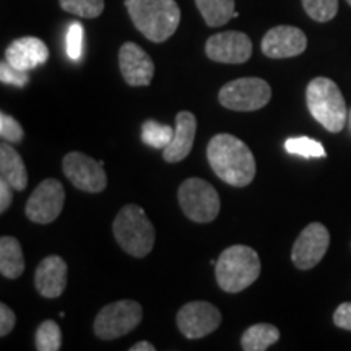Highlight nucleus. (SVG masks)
Wrapping results in <instances>:
<instances>
[{"label": "nucleus", "instance_id": "nucleus-1", "mask_svg": "<svg viewBox=\"0 0 351 351\" xmlns=\"http://www.w3.org/2000/svg\"><path fill=\"white\" fill-rule=\"evenodd\" d=\"M207 160L213 173L232 187L249 186L256 178V158L243 140L231 134H218L208 142Z\"/></svg>", "mask_w": 351, "mask_h": 351}, {"label": "nucleus", "instance_id": "nucleus-2", "mask_svg": "<svg viewBox=\"0 0 351 351\" xmlns=\"http://www.w3.org/2000/svg\"><path fill=\"white\" fill-rule=\"evenodd\" d=\"M135 28L152 43H165L178 29L181 10L176 0H125Z\"/></svg>", "mask_w": 351, "mask_h": 351}, {"label": "nucleus", "instance_id": "nucleus-3", "mask_svg": "<svg viewBox=\"0 0 351 351\" xmlns=\"http://www.w3.org/2000/svg\"><path fill=\"white\" fill-rule=\"evenodd\" d=\"M262 263L252 247L243 244L231 245L219 254L215 263L218 287L225 293H241L261 275Z\"/></svg>", "mask_w": 351, "mask_h": 351}, {"label": "nucleus", "instance_id": "nucleus-4", "mask_svg": "<svg viewBox=\"0 0 351 351\" xmlns=\"http://www.w3.org/2000/svg\"><path fill=\"white\" fill-rule=\"evenodd\" d=\"M112 232L122 251L132 257L143 258L155 245V228L145 210L135 204L119 210L112 223Z\"/></svg>", "mask_w": 351, "mask_h": 351}, {"label": "nucleus", "instance_id": "nucleus-5", "mask_svg": "<svg viewBox=\"0 0 351 351\" xmlns=\"http://www.w3.org/2000/svg\"><path fill=\"white\" fill-rule=\"evenodd\" d=\"M309 112L324 129L339 134L346 122V103L339 85L330 78L317 77L306 88Z\"/></svg>", "mask_w": 351, "mask_h": 351}, {"label": "nucleus", "instance_id": "nucleus-6", "mask_svg": "<svg viewBox=\"0 0 351 351\" xmlns=\"http://www.w3.org/2000/svg\"><path fill=\"white\" fill-rule=\"evenodd\" d=\"M271 88L269 83L257 77H244L221 86L218 101L230 111L251 112L265 108L270 103Z\"/></svg>", "mask_w": 351, "mask_h": 351}, {"label": "nucleus", "instance_id": "nucleus-7", "mask_svg": "<svg viewBox=\"0 0 351 351\" xmlns=\"http://www.w3.org/2000/svg\"><path fill=\"white\" fill-rule=\"evenodd\" d=\"M184 215L195 223H210L219 213V195L212 184L200 178L186 179L178 191Z\"/></svg>", "mask_w": 351, "mask_h": 351}, {"label": "nucleus", "instance_id": "nucleus-8", "mask_svg": "<svg viewBox=\"0 0 351 351\" xmlns=\"http://www.w3.org/2000/svg\"><path fill=\"white\" fill-rule=\"evenodd\" d=\"M143 309L137 301L122 300L104 306L96 315L93 330L101 340H116L130 333L142 322Z\"/></svg>", "mask_w": 351, "mask_h": 351}, {"label": "nucleus", "instance_id": "nucleus-9", "mask_svg": "<svg viewBox=\"0 0 351 351\" xmlns=\"http://www.w3.org/2000/svg\"><path fill=\"white\" fill-rule=\"evenodd\" d=\"M104 161H96L82 152H70L62 160V171L77 189L88 194H99L108 186Z\"/></svg>", "mask_w": 351, "mask_h": 351}, {"label": "nucleus", "instance_id": "nucleus-10", "mask_svg": "<svg viewBox=\"0 0 351 351\" xmlns=\"http://www.w3.org/2000/svg\"><path fill=\"white\" fill-rule=\"evenodd\" d=\"M221 313L207 301H192L184 304L176 315L179 330L189 340H199L213 333L221 324Z\"/></svg>", "mask_w": 351, "mask_h": 351}, {"label": "nucleus", "instance_id": "nucleus-11", "mask_svg": "<svg viewBox=\"0 0 351 351\" xmlns=\"http://www.w3.org/2000/svg\"><path fill=\"white\" fill-rule=\"evenodd\" d=\"M65 202L64 186L57 179H46L34 189L26 202L25 215L38 225H47L59 218Z\"/></svg>", "mask_w": 351, "mask_h": 351}, {"label": "nucleus", "instance_id": "nucleus-12", "mask_svg": "<svg viewBox=\"0 0 351 351\" xmlns=\"http://www.w3.org/2000/svg\"><path fill=\"white\" fill-rule=\"evenodd\" d=\"M330 244V232L322 223H311L298 236L291 249V261L296 269L311 270L322 261Z\"/></svg>", "mask_w": 351, "mask_h": 351}, {"label": "nucleus", "instance_id": "nucleus-13", "mask_svg": "<svg viewBox=\"0 0 351 351\" xmlns=\"http://www.w3.org/2000/svg\"><path fill=\"white\" fill-rule=\"evenodd\" d=\"M205 54L213 62L244 64L252 56V41L241 32L217 33L205 43Z\"/></svg>", "mask_w": 351, "mask_h": 351}, {"label": "nucleus", "instance_id": "nucleus-14", "mask_svg": "<svg viewBox=\"0 0 351 351\" xmlns=\"http://www.w3.org/2000/svg\"><path fill=\"white\" fill-rule=\"evenodd\" d=\"M307 47V38L296 26H275L262 39V52L269 59H288L302 54Z\"/></svg>", "mask_w": 351, "mask_h": 351}, {"label": "nucleus", "instance_id": "nucleus-15", "mask_svg": "<svg viewBox=\"0 0 351 351\" xmlns=\"http://www.w3.org/2000/svg\"><path fill=\"white\" fill-rule=\"evenodd\" d=\"M119 69L129 86H148L155 75L152 57L135 43H124L121 46Z\"/></svg>", "mask_w": 351, "mask_h": 351}, {"label": "nucleus", "instance_id": "nucleus-16", "mask_svg": "<svg viewBox=\"0 0 351 351\" xmlns=\"http://www.w3.org/2000/svg\"><path fill=\"white\" fill-rule=\"evenodd\" d=\"M67 262L59 256H49L39 262L34 274V287L43 298L54 300L67 288Z\"/></svg>", "mask_w": 351, "mask_h": 351}, {"label": "nucleus", "instance_id": "nucleus-17", "mask_svg": "<svg viewBox=\"0 0 351 351\" xmlns=\"http://www.w3.org/2000/svg\"><path fill=\"white\" fill-rule=\"evenodd\" d=\"M47 59H49V49L39 38L25 36L15 39L5 49L7 62L25 72L46 64Z\"/></svg>", "mask_w": 351, "mask_h": 351}, {"label": "nucleus", "instance_id": "nucleus-18", "mask_svg": "<svg viewBox=\"0 0 351 351\" xmlns=\"http://www.w3.org/2000/svg\"><path fill=\"white\" fill-rule=\"evenodd\" d=\"M197 132V117L189 111H181L176 116L174 137L163 150V160L166 163H179L186 160L192 152Z\"/></svg>", "mask_w": 351, "mask_h": 351}, {"label": "nucleus", "instance_id": "nucleus-19", "mask_svg": "<svg viewBox=\"0 0 351 351\" xmlns=\"http://www.w3.org/2000/svg\"><path fill=\"white\" fill-rule=\"evenodd\" d=\"M0 174L15 191H25L28 187V169L23 163V158L8 142L0 145Z\"/></svg>", "mask_w": 351, "mask_h": 351}, {"label": "nucleus", "instance_id": "nucleus-20", "mask_svg": "<svg viewBox=\"0 0 351 351\" xmlns=\"http://www.w3.org/2000/svg\"><path fill=\"white\" fill-rule=\"evenodd\" d=\"M25 271L23 249L20 241L13 236H2L0 239V274L8 280H16Z\"/></svg>", "mask_w": 351, "mask_h": 351}, {"label": "nucleus", "instance_id": "nucleus-21", "mask_svg": "<svg viewBox=\"0 0 351 351\" xmlns=\"http://www.w3.org/2000/svg\"><path fill=\"white\" fill-rule=\"evenodd\" d=\"M195 5L204 16L205 23L212 28L226 25L231 19L239 15L236 12L234 0H195Z\"/></svg>", "mask_w": 351, "mask_h": 351}, {"label": "nucleus", "instance_id": "nucleus-22", "mask_svg": "<svg viewBox=\"0 0 351 351\" xmlns=\"http://www.w3.org/2000/svg\"><path fill=\"white\" fill-rule=\"evenodd\" d=\"M280 340V330L271 324H256L241 337V348L244 351H265Z\"/></svg>", "mask_w": 351, "mask_h": 351}, {"label": "nucleus", "instance_id": "nucleus-23", "mask_svg": "<svg viewBox=\"0 0 351 351\" xmlns=\"http://www.w3.org/2000/svg\"><path fill=\"white\" fill-rule=\"evenodd\" d=\"M174 137V129L171 125L160 124L156 121H145L142 125V140L148 147L165 150Z\"/></svg>", "mask_w": 351, "mask_h": 351}, {"label": "nucleus", "instance_id": "nucleus-24", "mask_svg": "<svg viewBox=\"0 0 351 351\" xmlns=\"http://www.w3.org/2000/svg\"><path fill=\"white\" fill-rule=\"evenodd\" d=\"M34 345L38 351H59L62 348V332L54 320H44L36 328Z\"/></svg>", "mask_w": 351, "mask_h": 351}, {"label": "nucleus", "instance_id": "nucleus-25", "mask_svg": "<svg viewBox=\"0 0 351 351\" xmlns=\"http://www.w3.org/2000/svg\"><path fill=\"white\" fill-rule=\"evenodd\" d=\"M285 150L291 155H300L304 158H326L327 153L324 145L309 137H291L285 142Z\"/></svg>", "mask_w": 351, "mask_h": 351}, {"label": "nucleus", "instance_id": "nucleus-26", "mask_svg": "<svg viewBox=\"0 0 351 351\" xmlns=\"http://www.w3.org/2000/svg\"><path fill=\"white\" fill-rule=\"evenodd\" d=\"M62 10L82 19H98L104 10V0H59Z\"/></svg>", "mask_w": 351, "mask_h": 351}, {"label": "nucleus", "instance_id": "nucleus-27", "mask_svg": "<svg viewBox=\"0 0 351 351\" xmlns=\"http://www.w3.org/2000/svg\"><path fill=\"white\" fill-rule=\"evenodd\" d=\"M302 7L311 19L327 23L335 19L339 12V0H302Z\"/></svg>", "mask_w": 351, "mask_h": 351}, {"label": "nucleus", "instance_id": "nucleus-28", "mask_svg": "<svg viewBox=\"0 0 351 351\" xmlns=\"http://www.w3.org/2000/svg\"><path fill=\"white\" fill-rule=\"evenodd\" d=\"M0 137L8 143H21L25 137L20 122L7 112L0 114Z\"/></svg>", "mask_w": 351, "mask_h": 351}, {"label": "nucleus", "instance_id": "nucleus-29", "mask_svg": "<svg viewBox=\"0 0 351 351\" xmlns=\"http://www.w3.org/2000/svg\"><path fill=\"white\" fill-rule=\"evenodd\" d=\"M0 80H2V83H5V85L23 88L26 86V83L29 82V73L25 72V70L12 67V65L3 59L2 64H0Z\"/></svg>", "mask_w": 351, "mask_h": 351}, {"label": "nucleus", "instance_id": "nucleus-30", "mask_svg": "<svg viewBox=\"0 0 351 351\" xmlns=\"http://www.w3.org/2000/svg\"><path fill=\"white\" fill-rule=\"evenodd\" d=\"M83 54V26L82 23L70 25L67 33V56L72 60H80Z\"/></svg>", "mask_w": 351, "mask_h": 351}, {"label": "nucleus", "instance_id": "nucleus-31", "mask_svg": "<svg viewBox=\"0 0 351 351\" xmlns=\"http://www.w3.org/2000/svg\"><path fill=\"white\" fill-rule=\"evenodd\" d=\"M16 324V315L7 304H0V337H7Z\"/></svg>", "mask_w": 351, "mask_h": 351}, {"label": "nucleus", "instance_id": "nucleus-32", "mask_svg": "<svg viewBox=\"0 0 351 351\" xmlns=\"http://www.w3.org/2000/svg\"><path fill=\"white\" fill-rule=\"evenodd\" d=\"M333 324L339 328L351 332V302H341L333 313Z\"/></svg>", "mask_w": 351, "mask_h": 351}, {"label": "nucleus", "instance_id": "nucleus-33", "mask_svg": "<svg viewBox=\"0 0 351 351\" xmlns=\"http://www.w3.org/2000/svg\"><path fill=\"white\" fill-rule=\"evenodd\" d=\"M13 189L10 184L3 179H0V213H5L8 208H10L13 202Z\"/></svg>", "mask_w": 351, "mask_h": 351}, {"label": "nucleus", "instance_id": "nucleus-34", "mask_svg": "<svg viewBox=\"0 0 351 351\" xmlns=\"http://www.w3.org/2000/svg\"><path fill=\"white\" fill-rule=\"evenodd\" d=\"M155 345H152L150 341H138L134 346H130L129 351H155Z\"/></svg>", "mask_w": 351, "mask_h": 351}, {"label": "nucleus", "instance_id": "nucleus-35", "mask_svg": "<svg viewBox=\"0 0 351 351\" xmlns=\"http://www.w3.org/2000/svg\"><path fill=\"white\" fill-rule=\"evenodd\" d=\"M346 2H348V3H350V5H351V0H346Z\"/></svg>", "mask_w": 351, "mask_h": 351}]
</instances>
